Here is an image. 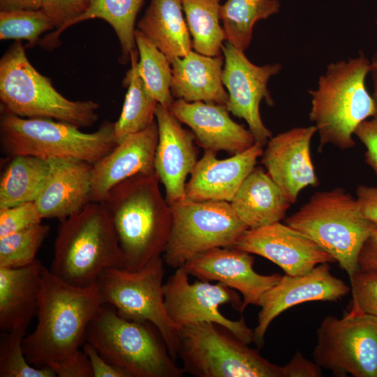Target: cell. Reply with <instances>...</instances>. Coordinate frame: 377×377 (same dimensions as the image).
<instances>
[{
    "instance_id": "obj_1",
    "label": "cell",
    "mask_w": 377,
    "mask_h": 377,
    "mask_svg": "<svg viewBox=\"0 0 377 377\" xmlns=\"http://www.w3.org/2000/svg\"><path fill=\"white\" fill-rule=\"evenodd\" d=\"M101 305L96 284L70 285L43 266L37 325L22 341L29 363L49 368L59 377H93L89 359L80 348Z\"/></svg>"
},
{
    "instance_id": "obj_2",
    "label": "cell",
    "mask_w": 377,
    "mask_h": 377,
    "mask_svg": "<svg viewBox=\"0 0 377 377\" xmlns=\"http://www.w3.org/2000/svg\"><path fill=\"white\" fill-rule=\"evenodd\" d=\"M101 202L117 235L122 268L139 270L163 254L171 230L172 213L156 172L123 181Z\"/></svg>"
},
{
    "instance_id": "obj_3",
    "label": "cell",
    "mask_w": 377,
    "mask_h": 377,
    "mask_svg": "<svg viewBox=\"0 0 377 377\" xmlns=\"http://www.w3.org/2000/svg\"><path fill=\"white\" fill-rule=\"evenodd\" d=\"M369 72L370 61L361 52L348 61L329 64L317 89L309 91V119L319 134V151L328 144L341 149L352 148L356 128L376 116V104L365 84Z\"/></svg>"
},
{
    "instance_id": "obj_4",
    "label": "cell",
    "mask_w": 377,
    "mask_h": 377,
    "mask_svg": "<svg viewBox=\"0 0 377 377\" xmlns=\"http://www.w3.org/2000/svg\"><path fill=\"white\" fill-rule=\"evenodd\" d=\"M122 268L121 254L110 217L101 202H90L60 221L50 270L70 285H96L103 271Z\"/></svg>"
},
{
    "instance_id": "obj_5",
    "label": "cell",
    "mask_w": 377,
    "mask_h": 377,
    "mask_svg": "<svg viewBox=\"0 0 377 377\" xmlns=\"http://www.w3.org/2000/svg\"><path fill=\"white\" fill-rule=\"evenodd\" d=\"M85 342L128 377H181L184 374L154 325L126 319L107 304H102L90 322Z\"/></svg>"
},
{
    "instance_id": "obj_6",
    "label": "cell",
    "mask_w": 377,
    "mask_h": 377,
    "mask_svg": "<svg viewBox=\"0 0 377 377\" xmlns=\"http://www.w3.org/2000/svg\"><path fill=\"white\" fill-rule=\"evenodd\" d=\"M25 47L16 40L0 60L1 112L24 118H47L89 127L98 120V103L70 101L28 60Z\"/></svg>"
},
{
    "instance_id": "obj_7",
    "label": "cell",
    "mask_w": 377,
    "mask_h": 377,
    "mask_svg": "<svg viewBox=\"0 0 377 377\" xmlns=\"http://www.w3.org/2000/svg\"><path fill=\"white\" fill-rule=\"evenodd\" d=\"M286 223L333 257L350 279L358 269L363 244L377 228L362 214L356 198L341 188L316 192Z\"/></svg>"
},
{
    "instance_id": "obj_8",
    "label": "cell",
    "mask_w": 377,
    "mask_h": 377,
    "mask_svg": "<svg viewBox=\"0 0 377 377\" xmlns=\"http://www.w3.org/2000/svg\"><path fill=\"white\" fill-rule=\"evenodd\" d=\"M70 123L47 118H24L1 112L0 142L10 157L26 155L46 160L75 158L95 163L117 145L114 123L105 121L87 133Z\"/></svg>"
},
{
    "instance_id": "obj_9",
    "label": "cell",
    "mask_w": 377,
    "mask_h": 377,
    "mask_svg": "<svg viewBox=\"0 0 377 377\" xmlns=\"http://www.w3.org/2000/svg\"><path fill=\"white\" fill-rule=\"evenodd\" d=\"M178 357L184 374L197 377H285L283 366L210 322L180 328Z\"/></svg>"
},
{
    "instance_id": "obj_10",
    "label": "cell",
    "mask_w": 377,
    "mask_h": 377,
    "mask_svg": "<svg viewBox=\"0 0 377 377\" xmlns=\"http://www.w3.org/2000/svg\"><path fill=\"white\" fill-rule=\"evenodd\" d=\"M163 263L160 256L137 271L107 269L101 272L96 284L102 304L112 306L126 319L154 325L176 360L180 329L170 319L165 308Z\"/></svg>"
},
{
    "instance_id": "obj_11",
    "label": "cell",
    "mask_w": 377,
    "mask_h": 377,
    "mask_svg": "<svg viewBox=\"0 0 377 377\" xmlns=\"http://www.w3.org/2000/svg\"><path fill=\"white\" fill-rule=\"evenodd\" d=\"M170 206L172 226L163 259L175 269L205 251L232 247L248 229L229 202L185 198Z\"/></svg>"
},
{
    "instance_id": "obj_12",
    "label": "cell",
    "mask_w": 377,
    "mask_h": 377,
    "mask_svg": "<svg viewBox=\"0 0 377 377\" xmlns=\"http://www.w3.org/2000/svg\"><path fill=\"white\" fill-rule=\"evenodd\" d=\"M312 355L317 364L334 374L377 377V317L355 308L341 318L325 317Z\"/></svg>"
},
{
    "instance_id": "obj_13",
    "label": "cell",
    "mask_w": 377,
    "mask_h": 377,
    "mask_svg": "<svg viewBox=\"0 0 377 377\" xmlns=\"http://www.w3.org/2000/svg\"><path fill=\"white\" fill-rule=\"evenodd\" d=\"M188 275L184 267H179L163 284L165 305L172 322L179 329L198 323H214L249 345L253 342V330L243 318L228 319L219 309L230 304L239 310L242 301L237 293L219 282L200 280L191 283Z\"/></svg>"
},
{
    "instance_id": "obj_14",
    "label": "cell",
    "mask_w": 377,
    "mask_h": 377,
    "mask_svg": "<svg viewBox=\"0 0 377 377\" xmlns=\"http://www.w3.org/2000/svg\"><path fill=\"white\" fill-rule=\"evenodd\" d=\"M221 50L225 59L221 78L228 91L226 106L234 116L246 121L255 141L264 146L272 138V132L263 122L259 106L263 100L269 106L274 105L267 84L271 77L280 72L281 65L256 66L244 51L228 41L223 43Z\"/></svg>"
},
{
    "instance_id": "obj_15",
    "label": "cell",
    "mask_w": 377,
    "mask_h": 377,
    "mask_svg": "<svg viewBox=\"0 0 377 377\" xmlns=\"http://www.w3.org/2000/svg\"><path fill=\"white\" fill-rule=\"evenodd\" d=\"M232 247L262 256L290 276L306 274L319 264L337 263L310 238L280 221L247 229Z\"/></svg>"
},
{
    "instance_id": "obj_16",
    "label": "cell",
    "mask_w": 377,
    "mask_h": 377,
    "mask_svg": "<svg viewBox=\"0 0 377 377\" xmlns=\"http://www.w3.org/2000/svg\"><path fill=\"white\" fill-rule=\"evenodd\" d=\"M350 291L349 286L331 274L328 263L319 264L304 274L282 276L259 301L261 309L253 330V342L263 347L270 323L286 309L307 302L337 301Z\"/></svg>"
},
{
    "instance_id": "obj_17",
    "label": "cell",
    "mask_w": 377,
    "mask_h": 377,
    "mask_svg": "<svg viewBox=\"0 0 377 377\" xmlns=\"http://www.w3.org/2000/svg\"><path fill=\"white\" fill-rule=\"evenodd\" d=\"M255 258L234 247H217L202 252L184 265L189 275L200 280L221 283L239 291L243 300L239 311L250 304L258 305L262 296L276 285L282 275H262L254 271Z\"/></svg>"
},
{
    "instance_id": "obj_18",
    "label": "cell",
    "mask_w": 377,
    "mask_h": 377,
    "mask_svg": "<svg viewBox=\"0 0 377 377\" xmlns=\"http://www.w3.org/2000/svg\"><path fill=\"white\" fill-rule=\"evenodd\" d=\"M315 126L296 127L272 137L263 150L261 163L291 204L300 192L319 184L311 158L310 145Z\"/></svg>"
},
{
    "instance_id": "obj_19",
    "label": "cell",
    "mask_w": 377,
    "mask_h": 377,
    "mask_svg": "<svg viewBox=\"0 0 377 377\" xmlns=\"http://www.w3.org/2000/svg\"><path fill=\"white\" fill-rule=\"evenodd\" d=\"M155 118L158 140L154 170L170 205L186 198V178L198 161V150L193 133L184 128L168 108L158 103Z\"/></svg>"
},
{
    "instance_id": "obj_20",
    "label": "cell",
    "mask_w": 377,
    "mask_h": 377,
    "mask_svg": "<svg viewBox=\"0 0 377 377\" xmlns=\"http://www.w3.org/2000/svg\"><path fill=\"white\" fill-rule=\"evenodd\" d=\"M193 133L198 146L205 150L223 151L232 156L256 142L252 133L235 122L225 105L175 100L169 108Z\"/></svg>"
},
{
    "instance_id": "obj_21",
    "label": "cell",
    "mask_w": 377,
    "mask_h": 377,
    "mask_svg": "<svg viewBox=\"0 0 377 377\" xmlns=\"http://www.w3.org/2000/svg\"><path fill=\"white\" fill-rule=\"evenodd\" d=\"M158 140L156 121L146 129L131 134L93 164L91 200L101 202L123 181L140 174L155 172L154 157Z\"/></svg>"
},
{
    "instance_id": "obj_22",
    "label": "cell",
    "mask_w": 377,
    "mask_h": 377,
    "mask_svg": "<svg viewBox=\"0 0 377 377\" xmlns=\"http://www.w3.org/2000/svg\"><path fill=\"white\" fill-rule=\"evenodd\" d=\"M263 152V145L257 142L225 159L217 158L216 151L205 150L186 184V198L194 201L230 202Z\"/></svg>"
},
{
    "instance_id": "obj_23",
    "label": "cell",
    "mask_w": 377,
    "mask_h": 377,
    "mask_svg": "<svg viewBox=\"0 0 377 377\" xmlns=\"http://www.w3.org/2000/svg\"><path fill=\"white\" fill-rule=\"evenodd\" d=\"M48 161L49 172L35 202L43 219L61 221L91 202L93 164L70 157Z\"/></svg>"
},
{
    "instance_id": "obj_24",
    "label": "cell",
    "mask_w": 377,
    "mask_h": 377,
    "mask_svg": "<svg viewBox=\"0 0 377 377\" xmlns=\"http://www.w3.org/2000/svg\"><path fill=\"white\" fill-rule=\"evenodd\" d=\"M224 57L206 56L191 51L171 61L172 96L188 102L226 105L228 93L222 82Z\"/></svg>"
},
{
    "instance_id": "obj_25",
    "label": "cell",
    "mask_w": 377,
    "mask_h": 377,
    "mask_svg": "<svg viewBox=\"0 0 377 377\" xmlns=\"http://www.w3.org/2000/svg\"><path fill=\"white\" fill-rule=\"evenodd\" d=\"M42 263L19 268L0 267V330H27L39 305Z\"/></svg>"
},
{
    "instance_id": "obj_26",
    "label": "cell",
    "mask_w": 377,
    "mask_h": 377,
    "mask_svg": "<svg viewBox=\"0 0 377 377\" xmlns=\"http://www.w3.org/2000/svg\"><path fill=\"white\" fill-rule=\"evenodd\" d=\"M248 229L279 222L291 203L262 168L255 167L230 202Z\"/></svg>"
},
{
    "instance_id": "obj_27",
    "label": "cell",
    "mask_w": 377,
    "mask_h": 377,
    "mask_svg": "<svg viewBox=\"0 0 377 377\" xmlns=\"http://www.w3.org/2000/svg\"><path fill=\"white\" fill-rule=\"evenodd\" d=\"M181 0H151L137 24L140 31L171 61L191 51L192 41Z\"/></svg>"
},
{
    "instance_id": "obj_28",
    "label": "cell",
    "mask_w": 377,
    "mask_h": 377,
    "mask_svg": "<svg viewBox=\"0 0 377 377\" xmlns=\"http://www.w3.org/2000/svg\"><path fill=\"white\" fill-rule=\"evenodd\" d=\"M0 181V209L36 201L49 172L48 160L26 155L10 157Z\"/></svg>"
},
{
    "instance_id": "obj_29",
    "label": "cell",
    "mask_w": 377,
    "mask_h": 377,
    "mask_svg": "<svg viewBox=\"0 0 377 377\" xmlns=\"http://www.w3.org/2000/svg\"><path fill=\"white\" fill-rule=\"evenodd\" d=\"M138 54L137 50L131 53V68L123 80L128 90L121 114L114 123L117 144L128 135L146 129L155 121V111L158 103L148 91L138 72Z\"/></svg>"
},
{
    "instance_id": "obj_30",
    "label": "cell",
    "mask_w": 377,
    "mask_h": 377,
    "mask_svg": "<svg viewBox=\"0 0 377 377\" xmlns=\"http://www.w3.org/2000/svg\"><path fill=\"white\" fill-rule=\"evenodd\" d=\"M280 8L279 0H227L220 10L226 40L245 51L256 22L278 13Z\"/></svg>"
},
{
    "instance_id": "obj_31",
    "label": "cell",
    "mask_w": 377,
    "mask_h": 377,
    "mask_svg": "<svg viewBox=\"0 0 377 377\" xmlns=\"http://www.w3.org/2000/svg\"><path fill=\"white\" fill-rule=\"evenodd\" d=\"M144 0H93L89 8L71 21L66 29L77 23L98 18L107 22L115 31L121 45L119 61L125 64L136 50L135 23Z\"/></svg>"
},
{
    "instance_id": "obj_32",
    "label": "cell",
    "mask_w": 377,
    "mask_h": 377,
    "mask_svg": "<svg viewBox=\"0 0 377 377\" xmlns=\"http://www.w3.org/2000/svg\"><path fill=\"white\" fill-rule=\"evenodd\" d=\"M221 0H181L192 47L195 52L210 57L219 56L225 34L219 23Z\"/></svg>"
},
{
    "instance_id": "obj_33",
    "label": "cell",
    "mask_w": 377,
    "mask_h": 377,
    "mask_svg": "<svg viewBox=\"0 0 377 377\" xmlns=\"http://www.w3.org/2000/svg\"><path fill=\"white\" fill-rule=\"evenodd\" d=\"M135 40L140 56L138 72L151 96L159 104L169 109L175 101L170 91L171 63L138 29L135 31Z\"/></svg>"
},
{
    "instance_id": "obj_34",
    "label": "cell",
    "mask_w": 377,
    "mask_h": 377,
    "mask_svg": "<svg viewBox=\"0 0 377 377\" xmlns=\"http://www.w3.org/2000/svg\"><path fill=\"white\" fill-rule=\"evenodd\" d=\"M40 223L0 238V267L19 268L36 260V253L50 232Z\"/></svg>"
},
{
    "instance_id": "obj_35",
    "label": "cell",
    "mask_w": 377,
    "mask_h": 377,
    "mask_svg": "<svg viewBox=\"0 0 377 377\" xmlns=\"http://www.w3.org/2000/svg\"><path fill=\"white\" fill-rule=\"evenodd\" d=\"M55 26L52 20L40 8L0 11V39L26 40L27 46L34 45L39 36Z\"/></svg>"
},
{
    "instance_id": "obj_36",
    "label": "cell",
    "mask_w": 377,
    "mask_h": 377,
    "mask_svg": "<svg viewBox=\"0 0 377 377\" xmlns=\"http://www.w3.org/2000/svg\"><path fill=\"white\" fill-rule=\"evenodd\" d=\"M24 329L1 332L0 339V377H55L47 367L36 368L27 361L22 347Z\"/></svg>"
},
{
    "instance_id": "obj_37",
    "label": "cell",
    "mask_w": 377,
    "mask_h": 377,
    "mask_svg": "<svg viewBox=\"0 0 377 377\" xmlns=\"http://www.w3.org/2000/svg\"><path fill=\"white\" fill-rule=\"evenodd\" d=\"M93 0H43L41 9L53 22L56 31L44 37L40 42L46 49L54 48L59 35L74 19L84 13Z\"/></svg>"
},
{
    "instance_id": "obj_38",
    "label": "cell",
    "mask_w": 377,
    "mask_h": 377,
    "mask_svg": "<svg viewBox=\"0 0 377 377\" xmlns=\"http://www.w3.org/2000/svg\"><path fill=\"white\" fill-rule=\"evenodd\" d=\"M35 201L0 209V238L42 223Z\"/></svg>"
},
{
    "instance_id": "obj_39",
    "label": "cell",
    "mask_w": 377,
    "mask_h": 377,
    "mask_svg": "<svg viewBox=\"0 0 377 377\" xmlns=\"http://www.w3.org/2000/svg\"><path fill=\"white\" fill-rule=\"evenodd\" d=\"M350 281L351 307L377 317V272L357 269Z\"/></svg>"
},
{
    "instance_id": "obj_40",
    "label": "cell",
    "mask_w": 377,
    "mask_h": 377,
    "mask_svg": "<svg viewBox=\"0 0 377 377\" xmlns=\"http://www.w3.org/2000/svg\"><path fill=\"white\" fill-rule=\"evenodd\" d=\"M354 135L366 147L364 158L377 177V116L361 123Z\"/></svg>"
},
{
    "instance_id": "obj_41",
    "label": "cell",
    "mask_w": 377,
    "mask_h": 377,
    "mask_svg": "<svg viewBox=\"0 0 377 377\" xmlns=\"http://www.w3.org/2000/svg\"><path fill=\"white\" fill-rule=\"evenodd\" d=\"M83 351L89 359L93 377H128L124 371L103 358L88 342L84 343Z\"/></svg>"
},
{
    "instance_id": "obj_42",
    "label": "cell",
    "mask_w": 377,
    "mask_h": 377,
    "mask_svg": "<svg viewBox=\"0 0 377 377\" xmlns=\"http://www.w3.org/2000/svg\"><path fill=\"white\" fill-rule=\"evenodd\" d=\"M320 367L305 358L300 352L283 366L285 377H318L322 376Z\"/></svg>"
},
{
    "instance_id": "obj_43",
    "label": "cell",
    "mask_w": 377,
    "mask_h": 377,
    "mask_svg": "<svg viewBox=\"0 0 377 377\" xmlns=\"http://www.w3.org/2000/svg\"><path fill=\"white\" fill-rule=\"evenodd\" d=\"M355 192L362 214L377 224V187L360 185Z\"/></svg>"
},
{
    "instance_id": "obj_44",
    "label": "cell",
    "mask_w": 377,
    "mask_h": 377,
    "mask_svg": "<svg viewBox=\"0 0 377 377\" xmlns=\"http://www.w3.org/2000/svg\"><path fill=\"white\" fill-rule=\"evenodd\" d=\"M357 267L362 272H377V228L363 244L358 256Z\"/></svg>"
},
{
    "instance_id": "obj_45",
    "label": "cell",
    "mask_w": 377,
    "mask_h": 377,
    "mask_svg": "<svg viewBox=\"0 0 377 377\" xmlns=\"http://www.w3.org/2000/svg\"><path fill=\"white\" fill-rule=\"evenodd\" d=\"M43 0H0L1 11L39 10Z\"/></svg>"
},
{
    "instance_id": "obj_46",
    "label": "cell",
    "mask_w": 377,
    "mask_h": 377,
    "mask_svg": "<svg viewBox=\"0 0 377 377\" xmlns=\"http://www.w3.org/2000/svg\"><path fill=\"white\" fill-rule=\"evenodd\" d=\"M373 82V92L372 97L374 100L376 108V114L377 116V52L373 57L371 61H370V72Z\"/></svg>"
},
{
    "instance_id": "obj_47",
    "label": "cell",
    "mask_w": 377,
    "mask_h": 377,
    "mask_svg": "<svg viewBox=\"0 0 377 377\" xmlns=\"http://www.w3.org/2000/svg\"><path fill=\"white\" fill-rule=\"evenodd\" d=\"M376 24H377V18H376Z\"/></svg>"
}]
</instances>
